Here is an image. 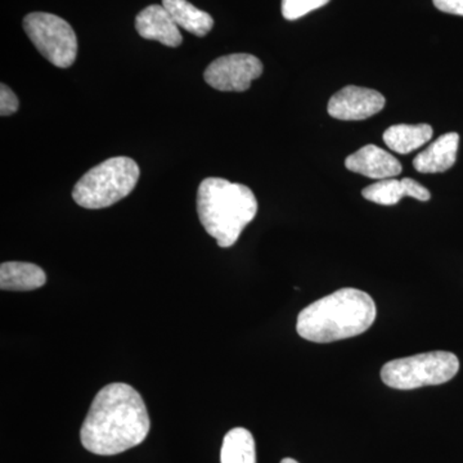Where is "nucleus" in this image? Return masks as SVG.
<instances>
[{"label":"nucleus","instance_id":"f257e3e1","mask_svg":"<svg viewBox=\"0 0 463 463\" xmlns=\"http://www.w3.org/2000/svg\"><path fill=\"white\" fill-rule=\"evenodd\" d=\"M149 429L142 395L128 383H114L100 389L91 402L80 440L93 455L115 456L143 443Z\"/></svg>","mask_w":463,"mask_h":463},{"label":"nucleus","instance_id":"f03ea898","mask_svg":"<svg viewBox=\"0 0 463 463\" xmlns=\"http://www.w3.org/2000/svg\"><path fill=\"white\" fill-rule=\"evenodd\" d=\"M376 316V304L367 292L341 288L304 307L298 317L297 331L312 343H334L364 334Z\"/></svg>","mask_w":463,"mask_h":463},{"label":"nucleus","instance_id":"7ed1b4c3","mask_svg":"<svg viewBox=\"0 0 463 463\" xmlns=\"http://www.w3.org/2000/svg\"><path fill=\"white\" fill-rule=\"evenodd\" d=\"M197 213L207 233L221 248H231L258 213L254 192L240 183L206 178L197 191Z\"/></svg>","mask_w":463,"mask_h":463},{"label":"nucleus","instance_id":"20e7f679","mask_svg":"<svg viewBox=\"0 0 463 463\" xmlns=\"http://www.w3.org/2000/svg\"><path fill=\"white\" fill-rule=\"evenodd\" d=\"M141 170L130 157L109 158L91 167L72 191V199L85 209H105L132 194Z\"/></svg>","mask_w":463,"mask_h":463},{"label":"nucleus","instance_id":"39448f33","mask_svg":"<svg viewBox=\"0 0 463 463\" xmlns=\"http://www.w3.org/2000/svg\"><path fill=\"white\" fill-rule=\"evenodd\" d=\"M458 371L457 355L438 350L388 362L381 370V380L392 389L413 390L446 383Z\"/></svg>","mask_w":463,"mask_h":463},{"label":"nucleus","instance_id":"423d86ee","mask_svg":"<svg viewBox=\"0 0 463 463\" xmlns=\"http://www.w3.org/2000/svg\"><path fill=\"white\" fill-rule=\"evenodd\" d=\"M24 30L52 65L67 69L78 56V38L63 18L44 12H33L24 20Z\"/></svg>","mask_w":463,"mask_h":463},{"label":"nucleus","instance_id":"0eeeda50","mask_svg":"<svg viewBox=\"0 0 463 463\" xmlns=\"http://www.w3.org/2000/svg\"><path fill=\"white\" fill-rule=\"evenodd\" d=\"M263 70L261 61L252 54H228L213 61L203 72V79L216 90L245 91L263 74Z\"/></svg>","mask_w":463,"mask_h":463},{"label":"nucleus","instance_id":"6e6552de","mask_svg":"<svg viewBox=\"0 0 463 463\" xmlns=\"http://www.w3.org/2000/svg\"><path fill=\"white\" fill-rule=\"evenodd\" d=\"M385 103L380 91L347 85L331 97L327 111L337 120L361 121L379 114Z\"/></svg>","mask_w":463,"mask_h":463},{"label":"nucleus","instance_id":"1a4fd4ad","mask_svg":"<svg viewBox=\"0 0 463 463\" xmlns=\"http://www.w3.org/2000/svg\"><path fill=\"white\" fill-rule=\"evenodd\" d=\"M345 166L350 172L361 174L377 181L394 178L402 173V164L397 158L388 154L385 149L374 145L364 146L347 156Z\"/></svg>","mask_w":463,"mask_h":463},{"label":"nucleus","instance_id":"9d476101","mask_svg":"<svg viewBox=\"0 0 463 463\" xmlns=\"http://www.w3.org/2000/svg\"><path fill=\"white\" fill-rule=\"evenodd\" d=\"M136 29L143 39L156 41L166 47H179L183 42L179 26L164 5H154L143 9L136 18Z\"/></svg>","mask_w":463,"mask_h":463},{"label":"nucleus","instance_id":"9b49d317","mask_svg":"<svg viewBox=\"0 0 463 463\" xmlns=\"http://www.w3.org/2000/svg\"><path fill=\"white\" fill-rule=\"evenodd\" d=\"M362 194L365 200L383 206L397 205L403 197H413L419 201L431 199L430 191L411 178H403L402 181L394 178L383 179L365 187Z\"/></svg>","mask_w":463,"mask_h":463},{"label":"nucleus","instance_id":"f8f14e48","mask_svg":"<svg viewBox=\"0 0 463 463\" xmlns=\"http://www.w3.org/2000/svg\"><path fill=\"white\" fill-rule=\"evenodd\" d=\"M458 146L459 136L457 133L439 137L437 141L414 157V169L422 174L447 172L455 165Z\"/></svg>","mask_w":463,"mask_h":463},{"label":"nucleus","instance_id":"ddd939ff","mask_svg":"<svg viewBox=\"0 0 463 463\" xmlns=\"http://www.w3.org/2000/svg\"><path fill=\"white\" fill-rule=\"evenodd\" d=\"M47 282V274L38 265L7 261L0 265V288L3 291H33Z\"/></svg>","mask_w":463,"mask_h":463},{"label":"nucleus","instance_id":"4468645a","mask_svg":"<svg viewBox=\"0 0 463 463\" xmlns=\"http://www.w3.org/2000/svg\"><path fill=\"white\" fill-rule=\"evenodd\" d=\"M383 142L392 151L407 155L416 151L432 138V128L429 124L392 125L383 133Z\"/></svg>","mask_w":463,"mask_h":463},{"label":"nucleus","instance_id":"2eb2a0df","mask_svg":"<svg viewBox=\"0 0 463 463\" xmlns=\"http://www.w3.org/2000/svg\"><path fill=\"white\" fill-rule=\"evenodd\" d=\"M163 5L176 25L200 38L212 32L214 26V20L207 12L194 7L187 0H163Z\"/></svg>","mask_w":463,"mask_h":463},{"label":"nucleus","instance_id":"dca6fc26","mask_svg":"<svg viewBox=\"0 0 463 463\" xmlns=\"http://www.w3.org/2000/svg\"><path fill=\"white\" fill-rule=\"evenodd\" d=\"M221 463H257V450L251 432L243 428L228 431L222 444Z\"/></svg>","mask_w":463,"mask_h":463},{"label":"nucleus","instance_id":"f3484780","mask_svg":"<svg viewBox=\"0 0 463 463\" xmlns=\"http://www.w3.org/2000/svg\"><path fill=\"white\" fill-rule=\"evenodd\" d=\"M328 3L330 0H282V16L288 21L298 20Z\"/></svg>","mask_w":463,"mask_h":463},{"label":"nucleus","instance_id":"a211bd4d","mask_svg":"<svg viewBox=\"0 0 463 463\" xmlns=\"http://www.w3.org/2000/svg\"><path fill=\"white\" fill-rule=\"evenodd\" d=\"M18 99L8 85H0V115L9 116L17 112Z\"/></svg>","mask_w":463,"mask_h":463},{"label":"nucleus","instance_id":"6ab92c4d","mask_svg":"<svg viewBox=\"0 0 463 463\" xmlns=\"http://www.w3.org/2000/svg\"><path fill=\"white\" fill-rule=\"evenodd\" d=\"M439 11L463 16V0H432Z\"/></svg>","mask_w":463,"mask_h":463},{"label":"nucleus","instance_id":"aec40b11","mask_svg":"<svg viewBox=\"0 0 463 463\" xmlns=\"http://www.w3.org/2000/svg\"><path fill=\"white\" fill-rule=\"evenodd\" d=\"M281 463H298V462L295 461L294 458H283Z\"/></svg>","mask_w":463,"mask_h":463}]
</instances>
